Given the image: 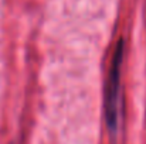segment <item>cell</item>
<instances>
[{
	"mask_svg": "<svg viewBox=\"0 0 146 144\" xmlns=\"http://www.w3.org/2000/svg\"><path fill=\"white\" fill-rule=\"evenodd\" d=\"M125 43L121 38L116 43L111 59V68L108 72V85L105 96V119L108 130L112 134L118 133L119 129V107H121V71L123 61Z\"/></svg>",
	"mask_w": 146,
	"mask_h": 144,
	"instance_id": "1",
	"label": "cell"
}]
</instances>
